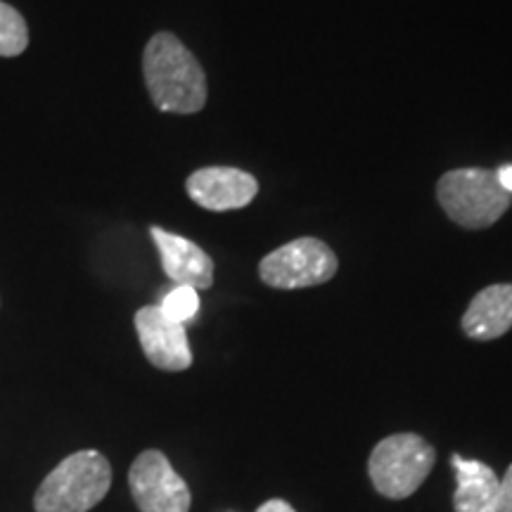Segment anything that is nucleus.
<instances>
[{"label": "nucleus", "mask_w": 512, "mask_h": 512, "mask_svg": "<svg viewBox=\"0 0 512 512\" xmlns=\"http://www.w3.org/2000/svg\"><path fill=\"white\" fill-rule=\"evenodd\" d=\"M451 465L456 467V512H498L501 501V479L482 460H465L453 453Z\"/></svg>", "instance_id": "obj_10"}, {"label": "nucleus", "mask_w": 512, "mask_h": 512, "mask_svg": "<svg viewBox=\"0 0 512 512\" xmlns=\"http://www.w3.org/2000/svg\"><path fill=\"white\" fill-rule=\"evenodd\" d=\"M437 200L453 223L479 230L494 226L501 219L510 207L512 195L501 188L496 171L456 169L439 178Z\"/></svg>", "instance_id": "obj_4"}, {"label": "nucleus", "mask_w": 512, "mask_h": 512, "mask_svg": "<svg viewBox=\"0 0 512 512\" xmlns=\"http://www.w3.org/2000/svg\"><path fill=\"white\" fill-rule=\"evenodd\" d=\"M159 309L164 311L166 318H171V320H176V323L185 325L188 320L197 316V311H200V297H197L195 287L176 285L174 290L164 294Z\"/></svg>", "instance_id": "obj_13"}, {"label": "nucleus", "mask_w": 512, "mask_h": 512, "mask_svg": "<svg viewBox=\"0 0 512 512\" xmlns=\"http://www.w3.org/2000/svg\"><path fill=\"white\" fill-rule=\"evenodd\" d=\"M437 463V451L427 439L413 432H399L382 439L368 460V475L375 491L392 501H403L420 489Z\"/></svg>", "instance_id": "obj_3"}, {"label": "nucleus", "mask_w": 512, "mask_h": 512, "mask_svg": "<svg viewBox=\"0 0 512 512\" xmlns=\"http://www.w3.org/2000/svg\"><path fill=\"white\" fill-rule=\"evenodd\" d=\"M29 46V29L12 5L0 0V57H17Z\"/></svg>", "instance_id": "obj_12"}, {"label": "nucleus", "mask_w": 512, "mask_h": 512, "mask_svg": "<svg viewBox=\"0 0 512 512\" xmlns=\"http://www.w3.org/2000/svg\"><path fill=\"white\" fill-rule=\"evenodd\" d=\"M256 512H297L287 501H280V498H273V501H266Z\"/></svg>", "instance_id": "obj_15"}, {"label": "nucleus", "mask_w": 512, "mask_h": 512, "mask_svg": "<svg viewBox=\"0 0 512 512\" xmlns=\"http://www.w3.org/2000/svg\"><path fill=\"white\" fill-rule=\"evenodd\" d=\"M512 328V285H491L472 299L463 316V332L470 339L489 342Z\"/></svg>", "instance_id": "obj_11"}, {"label": "nucleus", "mask_w": 512, "mask_h": 512, "mask_svg": "<svg viewBox=\"0 0 512 512\" xmlns=\"http://www.w3.org/2000/svg\"><path fill=\"white\" fill-rule=\"evenodd\" d=\"M128 489L140 512H190V486L157 448L143 451L133 460Z\"/></svg>", "instance_id": "obj_6"}, {"label": "nucleus", "mask_w": 512, "mask_h": 512, "mask_svg": "<svg viewBox=\"0 0 512 512\" xmlns=\"http://www.w3.org/2000/svg\"><path fill=\"white\" fill-rule=\"evenodd\" d=\"M498 512H512V465L501 479V501H498Z\"/></svg>", "instance_id": "obj_14"}, {"label": "nucleus", "mask_w": 512, "mask_h": 512, "mask_svg": "<svg viewBox=\"0 0 512 512\" xmlns=\"http://www.w3.org/2000/svg\"><path fill=\"white\" fill-rule=\"evenodd\" d=\"M152 240L162 256V268L174 285L195 287L197 292L214 285V261L200 245L169 230L152 226Z\"/></svg>", "instance_id": "obj_9"}, {"label": "nucleus", "mask_w": 512, "mask_h": 512, "mask_svg": "<svg viewBox=\"0 0 512 512\" xmlns=\"http://www.w3.org/2000/svg\"><path fill=\"white\" fill-rule=\"evenodd\" d=\"M337 256L318 238H299L264 256L259 275L275 290H302L335 278Z\"/></svg>", "instance_id": "obj_5"}, {"label": "nucleus", "mask_w": 512, "mask_h": 512, "mask_svg": "<svg viewBox=\"0 0 512 512\" xmlns=\"http://www.w3.org/2000/svg\"><path fill=\"white\" fill-rule=\"evenodd\" d=\"M496 178L498 183H501V188L508 192V195H512V164L501 166V169L496 171Z\"/></svg>", "instance_id": "obj_16"}, {"label": "nucleus", "mask_w": 512, "mask_h": 512, "mask_svg": "<svg viewBox=\"0 0 512 512\" xmlns=\"http://www.w3.org/2000/svg\"><path fill=\"white\" fill-rule=\"evenodd\" d=\"M136 332L143 354L152 366L166 373H181L192 366V351L185 325L166 318L157 306H143L136 313Z\"/></svg>", "instance_id": "obj_7"}, {"label": "nucleus", "mask_w": 512, "mask_h": 512, "mask_svg": "<svg viewBox=\"0 0 512 512\" xmlns=\"http://www.w3.org/2000/svg\"><path fill=\"white\" fill-rule=\"evenodd\" d=\"M192 202L209 211L242 209L254 200L259 183L252 174L233 166H207L195 171L185 183Z\"/></svg>", "instance_id": "obj_8"}, {"label": "nucleus", "mask_w": 512, "mask_h": 512, "mask_svg": "<svg viewBox=\"0 0 512 512\" xmlns=\"http://www.w3.org/2000/svg\"><path fill=\"white\" fill-rule=\"evenodd\" d=\"M112 465L100 451H76L38 484L36 512H88L107 496Z\"/></svg>", "instance_id": "obj_2"}, {"label": "nucleus", "mask_w": 512, "mask_h": 512, "mask_svg": "<svg viewBox=\"0 0 512 512\" xmlns=\"http://www.w3.org/2000/svg\"><path fill=\"white\" fill-rule=\"evenodd\" d=\"M143 74L157 110L195 114L207 105V76L202 64L169 31H159L145 46Z\"/></svg>", "instance_id": "obj_1"}]
</instances>
